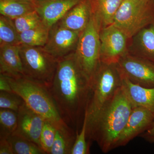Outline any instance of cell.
I'll return each mask as SVG.
<instances>
[{"label": "cell", "instance_id": "6da1fadb", "mask_svg": "<svg viewBox=\"0 0 154 154\" xmlns=\"http://www.w3.org/2000/svg\"><path fill=\"white\" fill-rule=\"evenodd\" d=\"M90 88V79L75 52L58 60L48 88L63 120L76 132L83 125Z\"/></svg>", "mask_w": 154, "mask_h": 154}, {"label": "cell", "instance_id": "7a4b0ae2", "mask_svg": "<svg viewBox=\"0 0 154 154\" xmlns=\"http://www.w3.org/2000/svg\"><path fill=\"white\" fill-rule=\"evenodd\" d=\"M133 108L122 86L93 121L87 125L88 142L95 141L104 153L115 149Z\"/></svg>", "mask_w": 154, "mask_h": 154}, {"label": "cell", "instance_id": "3957f363", "mask_svg": "<svg viewBox=\"0 0 154 154\" xmlns=\"http://www.w3.org/2000/svg\"><path fill=\"white\" fill-rule=\"evenodd\" d=\"M6 76L13 92L19 95L30 109L56 128L66 124L61 117L48 87L25 76Z\"/></svg>", "mask_w": 154, "mask_h": 154}, {"label": "cell", "instance_id": "277c9868", "mask_svg": "<svg viewBox=\"0 0 154 154\" xmlns=\"http://www.w3.org/2000/svg\"><path fill=\"white\" fill-rule=\"evenodd\" d=\"M91 88L85 113L87 125L113 98L122 86V74L117 63L101 62L91 77Z\"/></svg>", "mask_w": 154, "mask_h": 154}, {"label": "cell", "instance_id": "5b68a950", "mask_svg": "<svg viewBox=\"0 0 154 154\" xmlns=\"http://www.w3.org/2000/svg\"><path fill=\"white\" fill-rule=\"evenodd\" d=\"M154 24V0H124L113 25L131 38L142 29Z\"/></svg>", "mask_w": 154, "mask_h": 154}, {"label": "cell", "instance_id": "8992f818", "mask_svg": "<svg viewBox=\"0 0 154 154\" xmlns=\"http://www.w3.org/2000/svg\"><path fill=\"white\" fill-rule=\"evenodd\" d=\"M19 50L24 76L49 88L55 74L58 60L42 47L20 45Z\"/></svg>", "mask_w": 154, "mask_h": 154}, {"label": "cell", "instance_id": "52a82bcc", "mask_svg": "<svg viewBox=\"0 0 154 154\" xmlns=\"http://www.w3.org/2000/svg\"><path fill=\"white\" fill-rule=\"evenodd\" d=\"M99 28L93 14L86 28L81 32L75 51L77 59L91 79L101 62Z\"/></svg>", "mask_w": 154, "mask_h": 154}, {"label": "cell", "instance_id": "ba28073f", "mask_svg": "<svg viewBox=\"0 0 154 154\" xmlns=\"http://www.w3.org/2000/svg\"><path fill=\"white\" fill-rule=\"evenodd\" d=\"M99 38L101 62L116 63L128 53L131 38L113 24L100 30Z\"/></svg>", "mask_w": 154, "mask_h": 154}, {"label": "cell", "instance_id": "9c48e42d", "mask_svg": "<svg viewBox=\"0 0 154 154\" xmlns=\"http://www.w3.org/2000/svg\"><path fill=\"white\" fill-rule=\"evenodd\" d=\"M116 63L122 75L131 82L145 88H154L153 63L128 53Z\"/></svg>", "mask_w": 154, "mask_h": 154}, {"label": "cell", "instance_id": "30bf717a", "mask_svg": "<svg viewBox=\"0 0 154 154\" xmlns=\"http://www.w3.org/2000/svg\"><path fill=\"white\" fill-rule=\"evenodd\" d=\"M81 32L57 23L50 28L48 40L43 48L58 60L65 57L75 51Z\"/></svg>", "mask_w": 154, "mask_h": 154}, {"label": "cell", "instance_id": "8fae6325", "mask_svg": "<svg viewBox=\"0 0 154 154\" xmlns=\"http://www.w3.org/2000/svg\"><path fill=\"white\" fill-rule=\"evenodd\" d=\"M154 121V114L150 111L143 107H134L116 143L115 148L126 146L135 137L145 132L151 127Z\"/></svg>", "mask_w": 154, "mask_h": 154}, {"label": "cell", "instance_id": "7c38bea8", "mask_svg": "<svg viewBox=\"0 0 154 154\" xmlns=\"http://www.w3.org/2000/svg\"><path fill=\"white\" fill-rule=\"evenodd\" d=\"M17 114V128L14 134L31 141L41 147L40 135L45 120L25 102L19 108Z\"/></svg>", "mask_w": 154, "mask_h": 154}, {"label": "cell", "instance_id": "4fadbf2b", "mask_svg": "<svg viewBox=\"0 0 154 154\" xmlns=\"http://www.w3.org/2000/svg\"><path fill=\"white\" fill-rule=\"evenodd\" d=\"M42 22L50 28L82 0H32Z\"/></svg>", "mask_w": 154, "mask_h": 154}, {"label": "cell", "instance_id": "5bb4252c", "mask_svg": "<svg viewBox=\"0 0 154 154\" xmlns=\"http://www.w3.org/2000/svg\"><path fill=\"white\" fill-rule=\"evenodd\" d=\"M92 14L90 0H82L69 10L57 24L69 30L82 32L88 25Z\"/></svg>", "mask_w": 154, "mask_h": 154}, {"label": "cell", "instance_id": "9a60e30c", "mask_svg": "<svg viewBox=\"0 0 154 154\" xmlns=\"http://www.w3.org/2000/svg\"><path fill=\"white\" fill-rule=\"evenodd\" d=\"M128 53L154 63V24L142 29L131 38Z\"/></svg>", "mask_w": 154, "mask_h": 154}, {"label": "cell", "instance_id": "2e32d148", "mask_svg": "<svg viewBox=\"0 0 154 154\" xmlns=\"http://www.w3.org/2000/svg\"><path fill=\"white\" fill-rule=\"evenodd\" d=\"M122 88L133 107H144L154 114V87L136 85L122 75Z\"/></svg>", "mask_w": 154, "mask_h": 154}, {"label": "cell", "instance_id": "e0dca14e", "mask_svg": "<svg viewBox=\"0 0 154 154\" xmlns=\"http://www.w3.org/2000/svg\"><path fill=\"white\" fill-rule=\"evenodd\" d=\"M19 45L0 47L1 74L12 78L24 76Z\"/></svg>", "mask_w": 154, "mask_h": 154}, {"label": "cell", "instance_id": "ac0fdd59", "mask_svg": "<svg viewBox=\"0 0 154 154\" xmlns=\"http://www.w3.org/2000/svg\"><path fill=\"white\" fill-rule=\"evenodd\" d=\"M124 0H90L92 13L100 30L113 25L117 11Z\"/></svg>", "mask_w": 154, "mask_h": 154}, {"label": "cell", "instance_id": "d6986e66", "mask_svg": "<svg viewBox=\"0 0 154 154\" xmlns=\"http://www.w3.org/2000/svg\"><path fill=\"white\" fill-rule=\"evenodd\" d=\"M76 132L67 124L57 128L55 139L49 154H71Z\"/></svg>", "mask_w": 154, "mask_h": 154}, {"label": "cell", "instance_id": "ffe728a7", "mask_svg": "<svg viewBox=\"0 0 154 154\" xmlns=\"http://www.w3.org/2000/svg\"><path fill=\"white\" fill-rule=\"evenodd\" d=\"M35 11L32 0H0V14L12 19Z\"/></svg>", "mask_w": 154, "mask_h": 154}, {"label": "cell", "instance_id": "44dd1931", "mask_svg": "<svg viewBox=\"0 0 154 154\" xmlns=\"http://www.w3.org/2000/svg\"><path fill=\"white\" fill-rule=\"evenodd\" d=\"M50 28L44 24L19 33L20 45L44 47L47 43Z\"/></svg>", "mask_w": 154, "mask_h": 154}, {"label": "cell", "instance_id": "7402d4cb", "mask_svg": "<svg viewBox=\"0 0 154 154\" xmlns=\"http://www.w3.org/2000/svg\"><path fill=\"white\" fill-rule=\"evenodd\" d=\"M20 45L19 33L12 19L0 16V47Z\"/></svg>", "mask_w": 154, "mask_h": 154}, {"label": "cell", "instance_id": "603a6c76", "mask_svg": "<svg viewBox=\"0 0 154 154\" xmlns=\"http://www.w3.org/2000/svg\"><path fill=\"white\" fill-rule=\"evenodd\" d=\"M8 139L14 154H46L41 147L35 143L17 134L11 135Z\"/></svg>", "mask_w": 154, "mask_h": 154}, {"label": "cell", "instance_id": "cb8c5ba5", "mask_svg": "<svg viewBox=\"0 0 154 154\" xmlns=\"http://www.w3.org/2000/svg\"><path fill=\"white\" fill-rule=\"evenodd\" d=\"M18 121L17 112L0 108V139H8L16 131Z\"/></svg>", "mask_w": 154, "mask_h": 154}, {"label": "cell", "instance_id": "d4e9b609", "mask_svg": "<svg viewBox=\"0 0 154 154\" xmlns=\"http://www.w3.org/2000/svg\"><path fill=\"white\" fill-rule=\"evenodd\" d=\"M12 20L19 33L43 24L41 18L36 11L22 15Z\"/></svg>", "mask_w": 154, "mask_h": 154}, {"label": "cell", "instance_id": "484cf974", "mask_svg": "<svg viewBox=\"0 0 154 154\" xmlns=\"http://www.w3.org/2000/svg\"><path fill=\"white\" fill-rule=\"evenodd\" d=\"M57 128L50 122L45 120L40 138L42 148L46 154H50L54 139Z\"/></svg>", "mask_w": 154, "mask_h": 154}, {"label": "cell", "instance_id": "4316f807", "mask_svg": "<svg viewBox=\"0 0 154 154\" xmlns=\"http://www.w3.org/2000/svg\"><path fill=\"white\" fill-rule=\"evenodd\" d=\"M90 143L87 137V119L85 116L83 125L79 132H76V137L71 154L90 153Z\"/></svg>", "mask_w": 154, "mask_h": 154}, {"label": "cell", "instance_id": "83f0119b", "mask_svg": "<svg viewBox=\"0 0 154 154\" xmlns=\"http://www.w3.org/2000/svg\"><path fill=\"white\" fill-rule=\"evenodd\" d=\"M24 102L23 99L14 92L0 91V108L17 112Z\"/></svg>", "mask_w": 154, "mask_h": 154}, {"label": "cell", "instance_id": "f1b7e54d", "mask_svg": "<svg viewBox=\"0 0 154 154\" xmlns=\"http://www.w3.org/2000/svg\"><path fill=\"white\" fill-rule=\"evenodd\" d=\"M0 154H14L8 139H0Z\"/></svg>", "mask_w": 154, "mask_h": 154}, {"label": "cell", "instance_id": "f546056e", "mask_svg": "<svg viewBox=\"0 0 154 154\" xmlns=\"http://www.w3.org/2000/svg\"><path fill=\"white\" fill-rule=\"evenodd\" d=\"M0 91L13 92L7 77L0 74Z\"/></svg>", "mask_w": 154, "mask_h": 154}, {"label": "cell", "instance_id": "4dcf8cb0", "mask_svg": "<svg viewBox=\"0 0 154 154\" xmlns=\"http://www.w3.org/2000/svg\"><path fill=\"white\" fill-rule=\"evenodd\" d=\"M141 135L146 140L154 143V121L151 127Z\"/></svg>", "mask_w": 154, "mask_h": 154}]
</instances>
